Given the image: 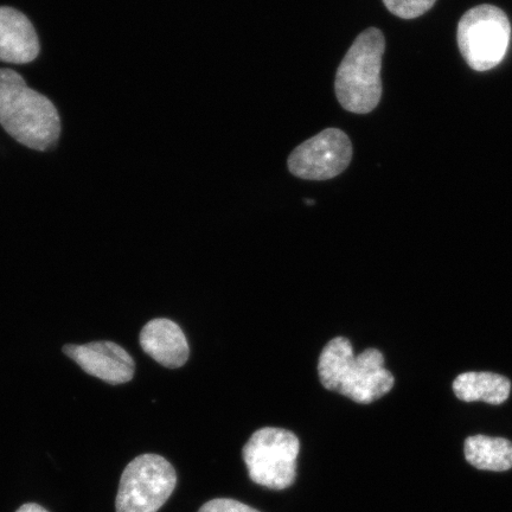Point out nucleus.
Listing matches in <instances>:
<instances>
[{
    "label": "nucleus",
    "mask_w": 512,
    "mask_h": 512,
    "mask_svg": "<svg viewBox=\"0 0 512 512\" xmlns=\"http://www.w3.org/2000/svg\"><path fill=\"white\" fill-rule=\"evenodd\" d=\"M320 383L330 392L370 405L394 387V377L384 368L381 351L367 349L355 356L348 338L336 337L319 356Z\"/></svg>",
    "instance_id": "1"
},
{
    "label": "nucleus",
    "mask_w": 512,
    "mask_h": 512,
    "mask_svg": "<svg viewBox=\"0 0 512 512\" xmlns=\"http://www.w3.org/2000/svg\"><path fill=\"white\" fill-rule=\"evenodd\" d=\"M0 125L18 143L38 151L55 145L61 132L53 102L11 69H0Z\"/></svg>",
    "instance_id": "2"
},
{
    "label": "nucleus",
    "mask_w": 512,
    "mask_h": 512,
    "mask_svg": "<svg viewBox=\"0 0 512 512\" xmlns=\"http://www.w3.org/2000/svg\"><path fill=\"white\" fill-rule=\"evenodd\" d=\"M382 31L369 28L358 36L336 74L335 91L344 110L355 114L374 111L381 100Z\"/></svg>",
    "instance_id": "3"
},
{
    "label": "nucleus",
    "mask_w": 512,
    "mask_h": 512,
    "mask_svg": "<svg viewBox=\"0 0 512 512\" xmlns=\"http://www.w3.org/2000/svg\"><path fill=\"white\" fill-rule=\"evenodd\" d=\"M300 443L284 428L256 431L243 447L242 457L255 484L270 490H285L296 482Z\"/></svg>",
    "instance_id": "4"
},
{
    "label": "nucleus",
    "mask_w": 512,
    "mask_h": 512,
    "mask_svg": "<svg viewBox=\"0 0 512 512\" xmlns=\"http://www.w3.org/2000/svg\"><path fill=\"white\" fill-rule=\"evenodd\" d=\"M511 24L494 5H479L458 24L457 41L464 60L476 72H488L504 60L509 49Z\"/></svg>",
    "instance_id": "5"
},
{
    "label": "nucleus",
    "mask_w": 512,
    "mask_h": 512,
    "mask_svg": "<svg viewBox=\"0 0 512 512\" xmlns=\"http://www.w3.org/2000/svg\"><path fill=\"white\" fill-rule=\"evenodd\" d=\"M177 485V473L158 454L133 459L121 475L115 510L117 512H158Z\"/></svg>",
    "instance_id": "6"
},
{
    "label": "nucleus",
    "mask_w": 512,
    "mask_h": 512,
    "mask_svg": "<svg viewBox=\"0 0 512 512\" xmlns=\"http://www.w3.org/2000/svg\"><path fill=\"white\" fill-rule=\"evenodd\" d=\"M351 158L352 145L347 134L338 128H328L291 153L288 169L307 181H328L347 170Z\"/></svg>",
    "instance_id": "7"
},
{
    "label": "nucleus",
    "mask_w": 512,
    "mask_h": 512,
    "mask_svg": "<svg viewBox=\"0 0 512 512\" xmlns=\"http://www.w3.org/2000/svg\"><path fill=\"white\" fill-rule=\"evenodd\" d=\"M62 351L86 374L111 386H120L133 380L136 371L133 357L117 343L101 341L82 345L67 344Z\"/></svg>",
    "instance_id": "8"
},
{
    "label": "nucleus",
    "mask_w": 512,
    "mask_h": 512,
    "mask_svg": "<svg viewBox=\"0 0 512 512\" xmlns=\"http://www.w3.org/2000/svg\"><path fill=\"white\" fill-rule=\"evenodd\" d=\"M139 342L145 354L165 368H181L189 360L188 339L170 319L151 320L140 332Z\"/></svg>",
    "instance_id": "9"
},
{
    "label": "nucleus",
    "mask_w": 512,
    "mask_h": 512,
    "mask_svg": "<svg viewBox=\"0 0 512 512\" xmlns=\"http://www.w3.org/2000/svg\"><path fill=\"white\" fill-rule=\"evenodd\" d=\"M40 54V42L29 19L12 8H0V61L25 64Z\"/></svg>",
    "instance_id": "10"
},
{
    "label": "nucleus",
    "mask_w": 512,
    "mask_h": 512,
    "mask_svg": "<svg viewBox=\"0 0 512 512\" xmlns=\"http://www.w3.org/2000/svg\"><path fill=\"white\" fill-rule=\"evenodd\" d=\"M453 392L465 402L482 401L499 406L509 399L511 382L502 375L470 371L454 380Z\"/></svg>",
    "instance_id": "11"
},
{
    "label": "nucleus",
    "mask_w": 512,
    "mask_h": 512,
    "mask_svg": "<svg viewBox=\"0 0 512 512\" xmlns=\"http://www.w3.org/2000/svg\"><path fill=\"white\" fill-rule=\"evenodd\" d=\"M465 457L476 469L503 472L512 469V443L503 438L485 435L467 438Z\"/></svg>",
    "instance_id": "12"
},
{
    "label": "nucleus",
    "mask_w": 512,
    "mask_h": 512,
    "mask_svg": "<svg viewBox=\"0 0 512 512\" xmlns=\"http://www.w3.org/2000/svg\"><path fill=\"white\" fill-rule=\"evenodd\" d=\"M437 0H383L393 15L402 19L418 18L433 8Z\"/></svg>",
    "instance_id": "13"
},
{
    "label": "nucleus",
    "mask_w": 512,
    "mask_h": 512,
    "mask_svg": "<svg viewBox=\"0 0 512 512\" xmlns=\"http://www.w3.org/2000/svg\"><path fill=\"white\" fill-rule=\"evenodd\" d=\"M198 512H260L247 504H243L234 499L219 498L213 499L203 505Z\"/></svg>",
    "instance_id": "14"
},
{
    "label": "nucleus",
    "mask_w": 512,
    "mask_h": 512,
    "mask_svg": "<svg viewBox=\"0 0 512 512\" xmlns=\"http://www.w3.org/2000/svg\"><path fill=\"white\" fill-rule=\"evenodd\" d=\"M16 512H49L47 509L41 507L36 503H27L22 505Z\"/></svg>",
    "instance_id": "15"
},
{
    "label": "nucleus",
    "mask_w": 512,
    "mask_h": 512,
    "mask_svg": "<svg viewBox=\"0 0 512 512\" xmlns=\"http://www.w3.org/2000/svg\"><path fill=\"white\" fill-rule=\"evenodd\" d=\"M305 203L306 204H310V206H313V204H315L316 202L315 201H310V200H305Z\"/></svg>",
    "instance_id": "16"
}]
</instances>
